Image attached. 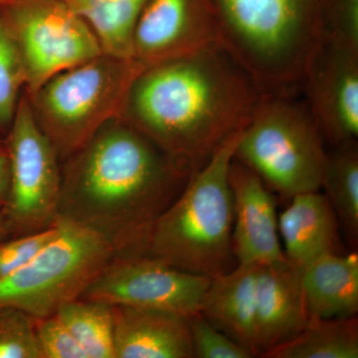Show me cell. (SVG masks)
<instances>
[{
    "label": "cell",
    "instance_id": "obj_1",
    "mask_svg": "<svg viewBox=\"0 0 358 358\" xmlns=\"http://www.w3.org/2000/svg\"><path fill=\"white\" fill-rule=\"evenodd\" d=\"M59 218L94 233L115 257L148 256L160 216L190 174L115 117L61 162Z\"/></svg>",
    "mask_w": 358,
    "mask_h": 358
},
{
    "label": "cell",
    "instance_id": "obj_2",
    "mask_svg": "<svg viewBox=\"0 0 358 358\" xmlns=\"http://www.w3.org/2000/svg\"><path fill=\"white\" fill-rule=\"evenodd\" d=\"M264 93L222 46L145 68L119 117L190 176L243 129Z\"/></svg>",
    "mask_w": 358,
    "mask_h": 358
},
{
    "label": "cell",
    "instance_id": "obj_3",
    "mask_svg": "<svg viewBox=\"0 0 358 358\" xmlns=\"http://www.w3.org/2000/svg\"><path fill=\"white\" fill-rule=\"evenodd\" d=\"M221 46L264 94L294 96L322 42L320 0H211Z\"/></svg>",
    "mask_w": 358,
    "mask_h": 358
},
{
    "label": "cell",
    "instance_id": "obj_4",
    "mask_svg": "<svg viewBox=\"0 0 358 358\" xmlns=\"http://www.w3.org/2000/svg\"><path fill=\"white\" fill-rule=\"evenodd\" d=\"M242 129L228 136L190 176L178 199L160 216L148 256L208 278L233 268L229 171Z\"/></svg>",
    "mask_w": 358,
    "mask_h": 358
},
{
    "label": "cell",
    "instance_id": "obj_5",
    "mask_svg": "<svg viewBox=\"0 0 358 358\" xmlns=\"http://www.w3.org/2000/svg\"><path fill=\"white\" fill-rule=\"evenodd\" d=\"M141 70L133 58L103 52L61 71L34 91H25L33 117L61 162L119 117Z\"/></svg>",
    "mask_w": 358,
    "mask_h": 358
},
{
    "label": "cell",
    "instance_id": "obj_6",
    "mask_svg": "<svg viewBox=\"0 0 358 358\" xmlns=\"http://www.w3.org/2000/svg\"><path fill=\"white\" fill-rule=\"evenodd\" d=\"M324 143L305 100L264 94L242 129L234 157L289 200L322 189Z\"/></svg>",
    "mask_w": 358,
    "mask_h": 358
},
{
    "label": "cell",
    "instance_id": "obj_7",
    "mask_svg": "<svg viewBox=\"0 0 358 358\" xmlns=\"http://www.w3.org/2000/svg\"><path fill=\"white\" fill-rule=\"evenodd\" d=\"M57 235L29 263L0 279V307L20 308L33 319L50 317L85 289L114 258L94 233L58 219Z\"/></svg>",
    "mask_w": 358,
    "mask_h": 358
},
{
    "label": "cell",
    "instance_id": "obj_8",
    "mask_svg": "<svg viewBox=\"0 0 358 358\" xmlns=\"http://www.w3.org/2000/svg\"><path fill=\"white\" fill-rule=\"evenodd\" d=\"M1 9L20 51L27 93L103 53L91 27L62 0H9Z\"/></svg>",
    "mask_w": 358,
    "mask_h": 358
},
{
    "label": "cell",
    "instance_id": "obj_9",
    "mask_svg": "<svg viewBox=\"0 0 358 358\" xmlns=\"http://www.w3.org/2000/svg\"><path fill=\"white\" fill-rule=\"evenodd\" d=\"M10 159L8 197L2 211L13 237L55 225L60 204L61 162L37 126L26 93L6 134Z\"/></svg>",
    "mask_w": 358,
    "mask_h": 358
},
{
    "label": "cell",
    "instance_id": "obj_10",
    "mask_svg": "<svg viewBox=\"0 0 358 358\" xmlns=\"http://www.w3.org/2000/svg\"><path fill=\"white\" fill-rule=\"evenodd\" d=\"M210 280L152 256L114 257L81 299L155 308L189 317L200 313Z\"/></svg>",
    "mask_w": 358,
    "mask_h": 358
},
{
    "label": "cell",
    "instance_id": "obj_11",
    "mask_svg": "<svg viewBox=\"0 0 358 358\" xmlns=\"http://www.w3.org/2000/svg\"><path fill=\"white\" fill-rule=\"evenodd\" d=\"M221 46L211 0H148L133 35L131 58L143 69Z\"/></svg>",
    "mask_w": 358,
    "mask_h": 358
},
{
    "label": "cell",
    "instance_id": "obj_12",
    "mask_svg": "<svg viewBox=\"0 0 358 358\" xmlns=\"http://www.w3.org/2000/svg\"><path fill=\"white\" fill-rule=\"evenodd\" d=\"M301 93L326 143L336 147L357 141L358 52L322 41Z\"/></svg>",
    "mask_w": 358,
    "mask_h": 358
},
{
    "label": "cell",
    "instance_id": "obj_13",
    "mask_svg": "<svg viewBox=\"0 0 358 358\" xmlns=\"http://www.w3.org/2000/svg\"><path fill=\"white\" fill-rule=\"evenodd\" d=\"M233 199L232 251L237 264L265 265L284 260L279 216L272 190L236 159L229 171Z\"/></svg>",
    "mask_w": 358,
    "mask_h": 358
},
{
    "label": "cell",
    "instance_id": "obj_14",
    "mask_svg": "<svg viewBox=\"0 0 358 358\" xmlns=\"http://www.w3.org/2000/svg\"><path fill=\"white\" fill-rule=\"evenodd\" d=\"M303 268L288 259L258 265L256 286L257 357L288 341L310 320L303 282Z\"/></svg>",
    "mask_w": 358,
    "mask_h": 358
},
{
    "label": "cell",
    "instance_id": "obj_15",
    "mask_svg": "<svg viewBox=\"0 0 358 358\" xmlns=\"http://www.w3.org/2000/svg\"><path fill=\"white\" fill-rule=\"evenodd\" d=\"M113 313L115 358H194L187 317L124 305Z\"/></svg>",
    "mask_w": 358,
    "mask_h": 358
},
{
    "label": "cell",
    "instance_id": "obj_16",
    "mask_svg": "<svg viewBox=\"0 0 358 358\" xmlns=\"http://www.w3.org/2000/svg\"><path fill=\"white\" fill-rule=\"evenodd\" d=\"M258 265L237 264L211 278L200 313L257 357L256 286Z\"/></svg>",
    "mask_w": 358,
    "mask_h": 358
},
{
    "label": "cell",
    "instance_id": "obj_17",
    "mask_svg": "<svg viewBox=\"0 0 358 358\" xmlns=\"http://www.w3.org/2000/svg\"><path fill=\"white\" fill-rule=\"evenodd\" d=\"M279 215V233L289 262L303 268L319 257L338 253V221L326 195L301 193Z\"/></svg>",
    "mask_w": 358,
    "mask_h": 358
},
{
    "label": "cell",
    "instance_id": "obj_18",
    "mask_svg": "<svg viewBox=\"0 0 358 358\" xmlns=\"http://www.w3.org/2000/svg\"><path fill=\"white\" fill-rule=\"evenodd\" d=\"M310 319H345L358 313V255L327 253L303 268Z\"/></svg>",
    "mask_w": 358,
    "mask_h": 358
},
{
    "label": "cell",
    "instance_id": "obj_19",
    "mask_svg": "<svg viewBox=\"0 0 358 358\" xmlns=\"http://www.w3.org/2000/svg\"><path fill=\"white\" fill-rule=\"evenodd\" d=\"M265 358H357V315L310 319L303 331L261 355Z\"/></svg>",
    "mask_w": 358,
    "mask_h": 358
},
{
    "label": "cell",
    "instance_id": "obj_20",
    "mask_svg": "<svg viewBox=\"0 0 358 358\" xmlns=\"http://www.w3.org/2000/svg\"><path fill=\"white\" fill-rule=\"evenodd\" d=\"M86 21L103 52L131 58L134 27L148 0H62Z\"/></svg>",
    "mask_w": 358,
    "mask_h": 358
},
{
    "label": "cell",
    "instance_id": "obj_21",
    "mask_svg": "<svg viewBox=\"0 0 358 358\" xmlns=\"http://www.w3.org/2000/svg\"><path fill=\"white\" fill-rule=\"evenodd\" d=\"M322 188L353 251L358 245V145L348 141L327 152Z\"/></svg>",
    "mask_w": 358,
    "mask_h": 358
},
{
    "label": "cell",
    "instance_id": "obj_22",
    "mask_svg": "<svg viewBox=\"0 0 358 358\" xmlns=\"http://www.w3.org/2000/svg\"><path fill=\"white\" fill-rule=\"evenodd\" d=\"M56 315L87 358H115L112 305L80 298L65 303Z\"/></svg>",
    "mask_w": 358,
    "mask_h": 358
},
{
    "label": "cell",
    "instance_id": "obj_23",
    "mask_svg": "<svg viewBox=\"0 0 358 358\" xmlns=\"http://www.w3.org/2000/svg\"><path fill=\"white\" fill-rule=\"evenodd\" d=\"M26 90L20 51L0 6V134L6 136Z\"/></svg>",
    "mask_w": 358,
    "mask_h": 358
},
{
    "label": "cell",
    "instance_id": "obj_24",
    "mask_svg": "<svg viewBox=\"0 0 358 358\" xmlns=\"http://www.w3.org/2000/svg\"><path fill=\"white\" fill-rule=\"evenodd\" d=\"M0 358H41L34 319L20 308L0 307Z\"/></svg>",
    "mask_w": 358,
    "mask_h": 358
},
{
    "label": "cell",
    "instance_id": "obj_25",
    "mask_svg": "<svg viewBox=\"0 0 358 358\" xmlns=\"http://www.w3.org/2000/svg\"><path fill=\"white\" fill-rule=\"evenodd\" d=\"M322 41L358 52V0H320Z\"/></svg>",
    "mask_w": 358,
    "mask_h": 358
},
{
    "label": "cell",
    "instance_id": "obj_26",
    "mask_svg": "<svg viewBox=\"0 0 358 358\" xmlns=\"http://www.w3.org/2000/svg\"><path fill=\"white\" fill-rule=\"evenodd\" d=\"M194 358H252L244 346L213 326L201 313L187 317Z\"/></svg>",
    "mask_w": 358,
    "mask_h": 358
},
{
    "label": "cell",
    "instance_id": "obj_27",
    "mask_svg": "<svg viewBox=\"0 0 358 358\" xmlns=\"http://www.w3.org/2000/svg\"><path fill=\"white\" fill-rule=\"evenodd\" d=\"M55 225L39 232L9 238L0 243V279L13 274L34 258L57 235Z\"/></svg>",
    "mask_w": 358,
    "mask_h": 358
},
{
    "label": "cell",
    "instance_id": "obj_28",
    "mask_svg": "<svg viewBox=\"0 0 358 358\" xmlns=\"http://www.w3.org/2000/svg\"><path fill=\"white\" fill-rule=\"evenodd\" d=\"M41 358H87L57 315L34 319Z\"/></svg>",
    "mask_w": 358,
    "mask_h": 358
},
{
    "label": "cell",
    "instance_id": "obj_29",
    "mask_svg": "<svg viewBox=\"0 0 358 358\" xmlns=\"http://www.w3.org/2000/svg\"><path fill=\"white\" fill-rule=\"evenodd\" d=\"M10 183V159L6 136L0 134V209L3 208L8 197Z\"/></svg>",
    "mask_w": 358,
    "mask_h": 358
},
{
    "label": "cell",
    "instance_id": "obj_30",
    "mask_svg": "<svg viewBox=\"0 0 358 358\" xmlns=\"http://www.w3.org/2000/svg\"><path fill=\"white\" fill-rule=\"evenodd\" d=\"M13 237L11 231L9 229L8 222H7L6 214L0 209V243Z\"/></svg>",
    "mask_w": 358,
    "mask_h": 358
},
{
    "label": "cell",
    "instance_id": "obj_31",
    "mask_svg": "<svg viewBox=\"0 0 358 358\" xmlns=\"http://www.w3.org/2000/svg\"><path fill=\"white\" fill-rule=\"evenodd\" d=\"M9 0H0V6H6L7 2H8Z\"/></svg>",
    "mask_w": 358,
    "mask_h": 358
}]
</instances>
